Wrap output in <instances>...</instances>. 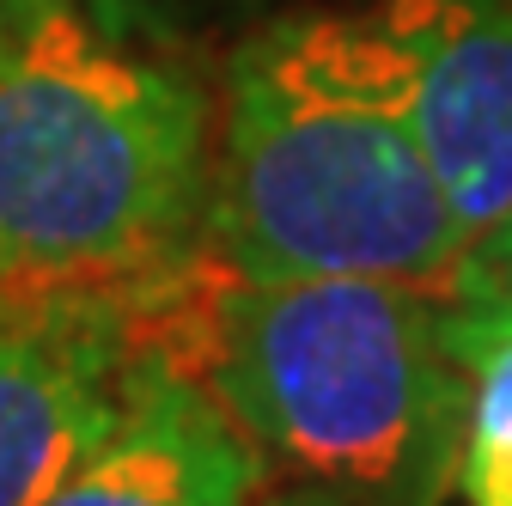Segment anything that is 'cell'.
Returning <instances> with one entry per match:
<instances>
[{"label":"cell","mask_w":512,"mask_h":506,"mask_svg":"<svg viewBox=\"0 0 512 506\" xmlns=\"http://www.w3.org/2000/svg\"><path fill=\"white\" fill-rule=\"evenodd\" d=\"M159 372L202 385L287 476L366 506H433L470 409V299L397 281H256L202 238L128 287Z\"/></svg>","instance_id":"cell-1"},{"label":"cell","mask_w":512,"mask_h":506,"mask_svg":"<svg viewBox=\"0 0 512 506\" xmlns=\"http://www.w3.org/2000/svg\"><path fill=\"white\" fill-rule=\"evenodd\" d=\"M415 135L470 250L512 220V0H384Z\"/></svg>","instance_id":"cell-5"},{"label":"cell","mask_w":512,"mask_h":506,"mask_svg":"<svg viewBox=\"0 0 512 506\" xmlns=\"http://www.w3.org/2000/svg\"><path fill=\"white\" fill-rule=\"evenodd\" d=\"M153 372L128 293L0 287V506H49Z\"/></svg>","instance_id":"cell-4"},{"label":"cell","mask_w":512,"mask_h":506,"mask_svg":"<svg viewBox=\"0 0 512 506\" xmlns=\"http://www.w3.org/2000/svg\"><path fill=\"white\" fill-rule=\"evenodd\" d=\"M208 98L80 0H0V275L128 293L208 238Z\"/></svg>","instance_id":"cell-3"},{"label":"cell","mask_w":512,"mask_h":506,"mask_svg":"<svg viewBox=\"0 0 512 506\" xmlns=\"http://www.w3.org/2000/svg\"><path fill=\"white\" fill-rule=\"evenodd\" d=\"M208 244L256 281H397L458 293L470 232L415 135L403 49L372 13L250 37L226 80Z\"/></svg>","instance_id":"cell-2"},{"label":"cell","mask_w":512,"mask_h":506,"mask_svg":"<svg viewBox=\"0 0 512 506\" xmlns=\"http://www.w3.org/2000/svg\"><path fill=\"white\" fill-rule=\"evenodd\" d=\"M458 293L512 311V220H506L494 238H482V244L470 250V269H464V287H458Z\"/></svg>","instance_id":"cell-8"},{"label":"cell","mask_w":512,"mask_h":506,"mask_svg":"<svg viewBox=\"0 0 512 506\" xmlns=\"http://www.w3.org/2000/svg\"><path fill=\"white\" fill-rule=\"evenodd\" d=\"M250 506H366V500H348L336 488H293V494H256Z\"/></svg>","instance_id":"cell-9"},{"label":"cell","mask_w":512,"mask_h":506,"mask_svg":"<svg viewBox=\"0 0 512 506\" xmlns=\"http://www.w3.org/2000/svg\"><path fill=\"white\" fill-rule=\"evenodd\" d=\"M0 287H7V275H0Z\"/></svg>","instance_id":"cell-10"},{"label":"cell","mask_w":512,"mask_h":506,"mask_svg":"<svg viewBox=\"0 0 512 506\" xmlns=\"http://www.w3.org/2000/svg\"><path fill=\"white\" fill-rule=\"evenodd\" d=\"M256 494H269L256 439L202 385L153 372L135 409L49 506H250Z\"/></svg>","instance_id":"cell-6"},{"label":"cell","mask_w":512,"mask_h":506,"mask_svg":"<svg viewBox=\"0 0 512 506\" xmlns=\"http://www.w3.org/2000/svg\"><path fill=\"white\" fill-rule=\"evenodd\" d=\"M458 476L470 506H512V311L470 299V409Z\"/></svg>","instance_id":"cell-7"}]
</instances>
